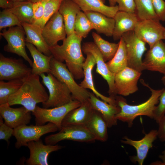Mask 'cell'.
Listing matches in <instances>:
<instances>
[{
    "label": "cell",
    "instance_id": "45",
    "mask_svg": "<svg viewBox=\"0 0 165 165\" xmlns=\"http://www.w3.org/2000/svg\"><path fill=\"white\" fill-rule=\"evenodd\" d=\"M159 158L162 160V162L155 161L151 163V165H165V155H160L159 156Z\"/></svg>",
    "mask_w": 165,
    "mask_h": 165
},
{
    "label": "cell",
    "instance_id": "24",
    "mask_svg": "<svg viewBox=\"0 0 165 165\" xmlns=\"http://www.w3.org/2000/svg\"><path fill=\"white\" fill-rule=\"evenodd\" d=\"M22 25L25 32L26 42L30 43L44 54L52 55L50 47L46 42L42 33V29L34 24L22 23Z\"/></svg>",
    "mask_w": 165,
    "mask_h": 165
},
{
    "label": "cell",
    "instance_id": "16",
    "mask_svg": "<svg viewBox=\"0 0 165 165\" xmlns=\"http://www.w3.org/2000/svg\"><path fill=\"white\" fill-rule=\"evenodd\" d=\"M26 146L29 149L30 155L26 160L28 165H48V157L51 152L63 148L57 145H44L40 139L37 141L28 142Z\"/></svg>",
    "mask_w": 165,
    "mask_h": 165
},
{
    "label": "cell",
    "instance_id": "14",
    "mask_svg": "<svg viewBox=\"0 0 165 165\" xmlns=\"http://www.w3.org/2000/svg\"><path fill=\"white\" fill-rule=\"evenodd\" d=\"M141 72L127 67L115 76V85L117 94L126 96L137 91V83Z\"/></svg>",
    "mask_w": 165,
    "mask_h": 165
},
{
    "label": "cell",
    "instance_id": "33",
    "mask_svg": "<svg viewBox=\"0 0 165 165\" xmlns=\"http://www.w3.org/2000/svg\"><path fill=\"white\" fill-rule=\"evenodd\" d=\"M25 79L0 80V105L8 103L9 96L19 90Z\"/></svg>",
    "mask_w": 165,
    "mask_h": 165
},
{
    "label": "cell",
    "instance_id": "2",
    "mask_svg": "<svg viewBox=\"0 0 165 165\" xmlns=\"http://www.w3.org/2000/svg\"><path fill=\"white\" fill-rule=\"evenodd\" d=\"M42 83L39 75L31 74L24 79L19 90L9 96L8 104L10 106L21 105L33 112L37 104L45 102L49 97Z\"/></svg>",
    "mask_w": 165,
    "mask_h": 165
},
{
    "label": "cell",
    "instance_id": "5",
    "mask_svg": "<svg viewBox=\"0 0 165 165\" xmlns=\"http://www.w3.org/2000/svg\"><path fill=\"white\" fill-rule=\"evenodd\" d=\"M50 73L67 85L71 92L73 100L82 103L89 98L90 92L76 82L66 64L53 57L50 61Z\"/></svg>",
    "mask_w": 165,
    "mask_h": 165
},
{
    "label": "cell",
    "instance_id": "47",
    "mask_svg": "<svg viewBox=\"0 0 165 165\" xmlns=\"http://www.w3.org/2000/svg\"><path fill=\"white\" fill-rule=\"evenodd\" d=\"M10 1L13 2H21L29 1V0H9Z\"/></svg>",
    "mask_w": 165,
    "mask_h": 165
},
{
    "label": "cell",
    "instance_id": "4",
    "mask_svg": "<svg viewBox=\"0 0 165 165\" xmlns=\"http://www.w3.org/2000/svg\"><path fill=\"white\" fill-rule=\"evenodd\" d=\"M42 82L48 90V100L42 103L45 108L60 106L67 104L73 100L71 92L64 83L59 81L51 73L46 75L42 73L40 75Z\"/></svg>",
    "mask_w": 165,
    "mask_h": 165
},
{
    "label": "cell",
    "instance_id": "52",
    "mask_svg": "<svg viewBox=\"0 0 165 165\" xmlns=\"http://www.w3.org/2000/svg\"><path fill=\"white\" fill-rule=\"evenodd\" d=\"M164 39L165 40V31L164 34Z\"/></svg>",
    "mask_w": 165,
    "mask_h": 165
},
{
    "label": "cell",
    "instance_id": "40",
    "mask_svg": "<svg viewBox=\"0 0 165 165\" xmlns=\"http://www.w3.org/2000/svg\"><path fill=\"white\" fill-rule=\"evenodd\" d=\"M32 9L35 19L33 24L39 26L41 22L44 12V5L43 2H38L33 3Z\"/></svg>",
    "mask_w": 165,
    "mask_h": 165
},
{
    "label": "cell",
    "instance_id": "41",
    "mask_svg": "<svg viewBox=\"0 0 165 165\" xmlns=\"http://www.w3.org/2000/svg\"><path fill=\"white\" fill-rule=\"evenodd\" d=\"M155 12L160 20L165 21V2L163 0H152Z\"/></svg>",
    "mask_w": 165,
    "mask_h": 165
},
{
    "label": "cell",
    "instance_id": "46",
    "mask_svg": "<svg viewBox=\"0 0 165 165\" xmlns=\"http://www.w3.org/2000/svg\"><path fill=\"white\" fill-rule=\"evenodd\" d=\"M110 6H115L116 3V0H108Z\"/></svg>",
    "mask_w": 165,
    "mask_h": 165
},
{
    "label": "cell",
    "instance_id": "29",
    "mask_svg": "<svg viewBox=\"0 0 165 165\" xmlns=\"http://www.w3.org/2000/svg\"><path fill=\"white\" fill-rule=\"evenodd\" d=\"M83 12L92 11L101 13L106 16L114 18L119 11L118 6H107L102 0H72Z\"/></svg>",
    "mask_w": 165,
    "mask_h": 165
},
{
    "label": "cell",
    "instance_id": "19",
    "mask_svg": "<svg viewBox=\"0 0 165 165\" xmlns=\"http://www.w3.org/2000/svg\"><path fill=\"white\" fill-rule=\"evenodd\" d=\"M157 130H152L148 133L146 134L141 139L135 141L124 136L121 140L123 143L134 147L136 149V156L131 157L130 160L134 163L138 162L139 165H142L146 158L150 148L152 147V143L157 138Z\"/></svg>",
    "mask_w": 165,
    "mask_h": 165
},
{
    "label": "cell",
    "instance_id": "36",
    "mask_svg": "<svg viewBox=\"0 0 165 165\" xmlns=\"http://www.w3.org/2000/svg\"><path fill=\"white\" fill-rule=\"evenodd\" d=\"M63 0H44V12L42 19L39 26L42 29L43 27L51 17L58 11Z\"/></svg>",
    "mask_w": 165,
    "mask_h": 165
},
{
    "label": "cell",
    "instance_id": "51",
    "mask_svg": "<svg viewBox=\"0 0 165 165\" xmlns=\"http://www.w3.org/2000/svg\"><path fill=\"white\" fill-rule=\"evenodd\" d=\"M162 81L163 82L164 85V86H165V79L162 80Z\"/></svg>",
    "mask_w": 165,
    "mask_h": 165
},
{
    "label": "cell",
    "instance_id": "15",
    "mask_svg": "<svg viewBox=\"0 0 165 165\" xmlns=\"http://www.w3.org/2000/svg\"><path fill=\"white\" fill-rule=\"evenodd\" d=\"M42 35L50 47L54 46L60 41L66 38V35L63 18L58 11L46 23L42 30Z\"/></svg>",
    "mask_w": 165,
    "mask_h": 165
},
{
    "label": "cell",
    "instance_id": "26",
    "mask_svg": "<svg viewBox=\"0 0 165 165\" xmlns=\"http://www.w3.org/2000/svg\"><path fill=\"white\" fill-rule=\"evenodd\" d=\"M79 6L72 0H63L58 11L64 21L67 36L75 32L74 25L77 15L81 11Z\"/></svg>",
    "mask_w": 165,
    "mask_h": 165
},
{
    "label": "cell",
    "instance_id": "43",
    "mask_svg": "<svg viewBox=\"0 0 165 165\" xmlns=\"http://www.w3.org/2000/svg\"><path fill=\"white\" fill-rule=\"evenodd\" d=\"M157 137L161 142H165V115L158 123Z\"/></svg>",
    "mask_w": 165,
    "mask_h": 165
},
{
    "label": "cell",
    "instance_id": "50",
    "mask_svg": "<svg viewBox=\"0 0 165 165\" xmlns=\"http://www.w3.org/2000/svg\"><path fill=\"white\" fill-rule=\"evenodd\" d=\"M165 79V75H164V76L162 77L161 79V80H164Z\"/></svg>",
    "mask_w": 165,
    "mask_h": 165
},
{
    "label": "cell",
    "instance_id": "44",
    "mask_svg": "<svg viewBox=\"0 0 165 165\" xmlns=\"http://www.w3.org/2000/svg\"><path fill=\"white\" fill-rule=\"evenodd\" d=\"M14 2L9 0H0V7L4 9L11 8Z\"/></svg>",
    "mask_w": 165,
    "mask_h": 165
},
{
    "label": "cell",
    "instance_id": "22",
    "mask_svg": "<svg viewBox=\"0 0 165 165\" xmlns=\"http://www.w3.org/2000/svg\"><path fill=\"white\" fill-rule=\"evenodd\" d=\"M89 100L93 108L101 114L106 121L108 128L117 125L118 120L116 116L120 111L121 108L119 107L100 100L92 92H90Z\"/></svg>",
    "mask_w": 165,
    "mask_h": 165
},
{
    "label": "cell",
    "instance_id": "31",
    "mask_svg": "<svg viewBox=\"0 0 165 165\" xmlns=\"http://www.w3.org/2000/svg\"><path fill=\"white\" fill-rule=\"evenodd\" d=\"M33 3L29 1L15 2L13 7L9 9L21 23L33 24L35 19L32 9Z\"/></svg>",
    "mask_w": 165,
    "mask_h": 165
},
{
    "label": "cell",
    "instance_id": "18",
    "mask_svg": "<svg viewBox=\"0 0 165 165\" xmlns=\"http://www.w3.org/2000/svg\"><path fill=\"white\" fill-rule=\"evenodd\" d=\"M0 116L4 123L13 129L27 125L31 120V112L24 107L13 108L8 103L0 105Z\"/></svg>",
    "mask_w": 165,
    "mask_h": 165
},
{
    "label": "cell",
    "instance_id": "3",
    "mask_svg": "<svg viewBox=\"0 0 165 165\" xmlns=\"http://www.w3.org/2000/svg\"><path fill=\"white\" fill-rule=\"evenodd\" d=\"M141 82L149 88L151 92V96L146 101L138 105H130L121 96L117 95L115 98L116 105L121 108L120 112L116 116V118L118 120L126 122L129 127H132L134 120L139 116H145L153 119L156 105L159 103L160 96L164 89L154 90L143 80H141Z\"/></svg>",
    "mask_w": 165,
    "mask_h": 165
},
{
    "label": "cell",
    "instance_id": "35",
    "mask_svg": "<svg viewBox=\"0 0 165 165\" xmlns=\"http://www.w3.org/2000/svg\"><path fill=\"white\" fill-rule=\"evenodd\" d=\"M92 29L93 26L84 13L81 10L79 11L75 23V33L82 38H85Z\"/></svg>",
    "mask_w": 165,
    "mask_h": 165
},
{
    "label": "cell",
    "instance_id": "30",
    "mask_svg": "<svg viewBox=\"0 0 165 165\" xmlns=\"http://www.w3.org/2000/svg\"><path fill=\"white\" fill-rule=\"evenodd\" d=\"M118 50L113 57L106 63L110 72L114 75L128 67V61L125 42L119 39Z\"/></svg>",
    "mask_w": 165,
    "mask_h": 165
},
{
    "label": "cell",
    "instance_id": "12",
    "mask_svg": "<svg viewBox=\"0 0 165 165\" xmlns=\"http://www.w3.org/2000/svg\"><path fill=\"white\" fill-rule=\"evenodd\" d=\"M82 51L85 54L91 53L94 57L96 61V72L100 75L107 82L108 85V93L109 97L115 101L117 96L115 85V76L109 70L100 51L94 42L84 43L82 47Z\"/></svg>",
    "mask_w": 165,
    "mask_h": 165
},
{
    "label": "cell",
    "instance_id": "39",
    "mask_svg": "<svg viewBox=\"0 0 165 165\" xmlns=\"http://www.w3.org/2000/svg\"><path fill=\"white\" fill-rule=\"evenodd\" d=\"M116 3L118 4L119 11L136 14V9L135 0H116Z\"/></svg>",
    "mask_w": 165,
    "mask_h": 165
},
{
    "label": "cell",
    "instance_id": "11",
    "mask_svg": "<svg viewBox=\"0 0 165 165\" xmlns=\"http://www.w3.org/2000/svg\"><path fill=\"white\" fill-rule=\"evenodd\" d=\"M31 74V68L22 59L6 57L0 53V80L24 79Z\"/></svg>",
    "mask_w": 165,
    "mask_h": 165
},
{
    "label": "cell",
    "instance_id": "42",
    "mask_svg": "<svg viewBox=\"0 0 165 165\" xmlns=\"http://www.w3.org/2000/svg\"><path fill=\"white\" fill-rule=\"evenodd\" d=\"M14 129L6 125L3 122V118L0 116V139L9 142V140L13 135Z\"/></svg>",
    "mask_w": 165,
    "mask_h": 165
},
{
    "label": "cell",
    "instance_id": "38",
    "mask_svg": "<svg viewBox=\"0 0 165 165\" xmlns=\"http://www.w3.org/2000/svg\"><path fill=\"white\" fill-rule=\"evenodd\" d=\"M159 103L154 110L153 116V119L158 123L165 115V89L160 96Z\"/></svg>",
    "mask_w": 165,
    "mask_h": 165
},
{
    "label": "cell",
    "instance_id": "28",
    "mask_svg": "<svg viewBox=\"0 0 165 165\" xmlns=\"http://www.w3.org/2000/svg\"><path fill=\"white\" fill-rule=\"evenodd\" d=\"M26 46L33 59L31 74L40 76L42 73H50V62L53 56H48L43 54L29 42H26Z\"/></svg>",
    "mask_w": 165,
    "mask_h": 165
},
{
    "label": "cell",
    "instance_id": "23",
    "mask_svg": "<svg viewBox=\"0 0 165 165\" xmlns=\"http://www.w3.org/2000/svg\"><path fill=\"white\" fill-rule=\"evenodd\" d=\"M93 109L89 99L81 103L79 107L68 112L62 123V127L70 126H83L90 119Z\"/></svg>",
    "mask_w": 165,
    "mask_h": 165
},
{
    "label": "cell",
    "instance_id": "7",
    "mask_svg": "<svg viewBox=\"0 0 165 165\" xmlns=\"http://www.w3.org/2000/svg\"><path fill=\"white\" fill-rule=\"evenodd\" d=\"M58 130L57 126L50 122L42 125L20 126L14 129L13 136L16 139L15 147L19 149L22 146H26L28 142L39 140L42 135Z\"/></svg>",
    "mask_w": 165,
    "mask_h": 165
},
{
    "label": "cell",
    "instance_id": "32",
    "mask_svg": "<svg viewBox=\"0 0 165 165\" xmlns=\"http://www.w3.org/2000/svg\"><path fill=\"white\" fill-rule=\"evenodd\" d=\"M94 42L101 53L105 62L109 61L114 56L118 49L119 42H109L103 39L97 33H92Z\"/></svg>",
    "mask_w": 165,
    "mask_h": 165
},
{
    "label": "cell",
    "instance_id": "1",
    "mask_svg": "<svg viewBox=\"0 0 165 165\" xmlns=\"http://www.w3.org/2000/svg\"><path fill=\"white\" fill-rule=\"evenodd\" d=\"M82 38L74 32L63 41V44L50 47L53 57L66 64L74 78L79 80L84 77L82 68L86 58L82 52L81 45Z\"/></svg>",
    "mask_w": 165,
    "mask_h": 165
},
{
    "label": "cell",
    "instance_id": "25",
    "mask_svg": "<svg viewBox=\"0 0 165 165\" xmlns=\"http://www.w3.org/2000/svg\"><path fill=\"white\" fill-rule=\"evenodd\" d=\"M84 12L91 23L93 29L98 33L108 37L112 36L115 24L114 18L107 17L97 12Z\"/></svg>",
    "mask_w": 165,
    "mask_h": 165
},
{
    "label": "cell",
    "instance_id": "8",
    "mask_svg": "<svg viewBox=\"0 0 165 165\" xmlns=\"http://www.w3.org/2000/svg\"><path fill=\"white\" fill-rule=\"evenodd\" d=\"M122 37L125 44L128 67L141 72L144 70L142 57L147 50L146 43L136 36L134 31L124 33Z\"/></svg>",
    "mask_w": 165,
    "mask_h": 165
},
{
    "label": "cell",
    "instance_id": "10",
    "mask_svg": "<svg viewBox=\"0 0 165 165\" xmlns=\"http://www.w3.org/2000/svg\"><path fill=\"white\" fill-rule=\"evenodd\" d=\"M64 140L92 142L96 140L84 126L70 125L63 127L59 132L46 136L44 141L46 144L55 145Z\"/></svg>",
    "mask_w": 165,
    "mask_h": 165
},
{
    "label": "cell",
    "instance_id": "17",
    "mask_svg": "<svg viewBox=\"0 0 165 165\" xmlns=\"http://www.w3.org/2000/svg\"><path fill=\"white\" fill-rule=\"evenodd\" d=\"M142 62L144 70L158 72L165 75V43L162 40L150 48Z\"/></svg>",
    "mask_w": 165,
    "mask_h": 165
},
{
    "label": "cell",
    "instance_id": "37",
    "mask_svg": "<svg viewBox=\"0 0 165 165\" xmlns=\"http://www.w3.org/2000/svg\"><path fill=\"white\" fill-rule=\"evenodd\" d=\"M22 26L21 23L9 9H4L0 13V30L7 27Z\"/></svg>",
    "mask_w": 165,
    "mask_h": 165
},
{
    "label": "cell",
    "instance_id": "49",
    "mask_svg": "<svg viewBox=\"0 0 165 165\" xmlns=\"http://www.w3.org/2000/svg\"><path fill=\"white\" fill-rule=\"evenodd\" d=\"M162 154L164 155H165V148L164 150L162 152Z\"/></svg>",
    "mask_w": 165,
    "mask_h": 165
},
{
    "label": "cell",
    "instance_id": "6",
    "mask_svg": "<svg viewBox=\"0 0 165 165\" xmlns=\"http://www.w3.org/2000/svg\"><path fill=\"white\" fill-rule=\"evenodd\" d=\"M81 104L79 101L73 100L67 104L51 108H41L36 105L32 112L35 117V125H42L47 122H50L56 125L60 130L62 128L63 120L67 114L80 106Z\"/></svg>",
    "mask_w": 165,
    "mask_h": 165
},
{
    "label": "cell",
    "instance_id": "13",
    "mask_svg": "<svg viewBox=\"0 0 165 165\" xmlns=\"http://www.w3.org/2000/svg\"><path fill=\"white\" fill-rule=\"evenodd\" d=\"M134 31L136 36L150 48L158 41L164 39L165 28L160 20H140Z\"/></svg>",
    "mask_w": 165,
    "mask_h": 165
},
{
    "label": "cell",
    "instance_id": "27",
    "mask_svg": "<svg viewBox=\"0 0 165 165\" xmlns=\"http://www.w3.org/2000/svg\"><path fill=\"white\" fill-rule=\"evenodd\" d=\"M94 136L96 140L102 142L108 138L107 124L101 114L93 109L89 120L84 126Z\"/></svg>",
    "mask_w": 165,
    "mask_h": 165
},
{
    "label": "cell",
    "instance_id": "48",
    "mask_svg": "<svg viewBox=\"0 0 165 165\" xmlns=\"http://www.w3.org/2000/svg\"><path fill=\"white\" fill-rule=\"evenodd\" d=\"M44 0H29V1L33 3H35L38 2H41Z\"/></svg>",
    "mask_w": 165,
    "mask_h": 165
},
{
    "label": "cell",
    "instance_id": "20",
    "mask_svg": "<svg viewBox=\"0 0 165 165\" xmlns=\"http://www.w3.org/2000/svg\"><path fill=\"white\" fill-rule=\"evenodd\" d=\"M85 54L86 55V58L82 66L84 79L79 85L84 89L91 90L98 98L100 97L103 101L110 104L117 105L116 101L112 100L109 97L104 96L96 89L92 76L93 69L96 64V60L91 53H87Z\"/></svg>",
    "mask_w": 165,
    "mask_h": 165
},
{
    "label": "cell",
    "instance_id": "21",
    "mask_svg": "<svg viewBox=\"0 0 165 165\" xmlns=\"http://www.w3.org/2000/svg\"><path fill=\"white\" fill-rule=\"evenodd\" d=\"M113 18L115 24L112 36L115 40L120 39L124 33L134 31L140 20L136 14L119 11Z\"/></svg>",
    "mask_w": 165,
    "mask_h": 165
},
{
    "label": "cell",
    "instance_id": "9",
    "mask_svg": "<svg viewBox=\"0 0 165 165\" xmlns=\"http://www.w3.org/2000/svg\"><path fill=\"white\" fill-rule=\"evenodd\" d=\"M25 35L22 26L10 27L0 33V35L3 37L7 42V44L4 47V50L22 57L31 67L33 62L28 57L25 49Z\"/></svg>",
    "mask_w": 165,
    "mask_h": 165
},
{
    "label": "cell",
    "instance_id": "34",
    "mask_svg": "<svg viewBox=\"0 0 165 165\" xmlns=\"http://www.w3.org/2000/svg\"><path fill=\"white\" fill-rule=\"evenodd\" d=\"M135 2L136 14L140 20H160L154 10L152 0H135Z\"/></svg>",
    "mask_w": 165,
    "mask_h": 165
}]
</instances>
